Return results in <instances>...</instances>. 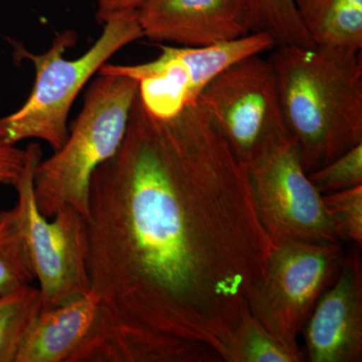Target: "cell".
<instances>
[{"instance_id": "cell-1", "label": "cell", "mask_w": 362, "mask_h": 362, "mask_svg": "<svg viewBox=\"0 0 362 362\" xmlns=\"http://www.w3.org/2000/svg\"><path fill=\"white\" fill-rule=\"evenodd\" d=\"M86 223L104 362H223L273 243L246 166L197 103L159 118L137 94Z\"/></svg>"}, {"instance_id": "cell-2", "label": "cell", "mask_w": 362, "mask_h": 362, "mask_svg": "<svg viewBox=\"0 0 362 362\" xmlns=\"http://www.w3.org/2000/svg\"><path fill=\"white\" fill-rule=\"evenodd\" d=\"M276 47L286 127L309 175L362 143L361 51Z\"/></svg>"}, {"instance_id": "cell-3", "label": "cell", "mask_w": 362, "mask_h": 362, "mask_svg": "<svg viewBox=\"0 0 362 362\" xmlns=\"http://www.w3.org/2000/svg\"><path fill=\"white\" fill-rule=\"evenodd\" d=\"M141 37L134 11L106 21L100 39L78 59L64 58L66 51L77 42L78 35L73 30L58 33L44 54H32L16 45L21 58L35 66V82L25 103L0 118V142L16 145L25 139H40L58 151L70 134L69 114L83 87L112 56Z\"/></svg>"}, {"instance_id": "cell-4", "label": "cell", "mask_w": 362, "mask_h": 362, "mask_svg": "<svg viewBox=\"0 0 362 362\" xmlns=\"http://www.w3.org/2000/svg\"><path fill=\"white\" fill-rule=\"evenodd\" d=\"M98 75L65 144L35 168V202L45 218L71 206L87 221L90 176L115 153L127 129L138 82Z\"/></svg>"}, {"instance_id": "cell-5", "label": "cell", "mask_w": 362, "mask_h": 362, "mask_svg": "<svg viewBox=\"0 0 362 362\" xmlns=\"http://www.w3.org/2000/svg\"><path fill=\"white\" fill-rule=\"evenodd\" d=\"M195 103L247 168L290 138L275 70L261 54L221 71Z\"/></svg>"}, {"instance_id": "cell-6", "label": "cell", "mask_w": 362, "mask_h": 362, "mask_svg": "<svg viewBox=\"0 0 362 362\" xmlns=\"http://www.w3.org/2000/svg\"><path fill=\"white\" fill-rule=\"evenodd\" d=\"M23 175L14 185L23 235L35 279L40 283L42 309H52L90 292L88 269L87 223L73 207L59 209L52 220L45 218L35 202V171L42 149L30 143Z\"/></svg>"}, {"instance_id": "cell-7", "label": "cell", "mask_w": 362, "mask_h": 362, "mask_svg": "<svg viewBox=\"0 0 362 362\" xmlns=\"http://www.w3.org/2000/svg\"><path fill=\"white\" fill-rule=\"evenodd\" d=\"M344 251L341 243L273 244L265 275L250 299V311L273 337L299 349L302 333L321 294L337 279Z\"/></svg>"}, {"instance_id": "cell-8", "label": "cell", "mask_w": 362, "mask_h": 362, "mask_svg": "<svg viewBox=\"0 0 362 362\" xmlns=\"http://www.w3.org/2000/svg\"><path fill=\"white\" fill-rule=\"evenodd\" d=\"M159 47L161 54L153 61L134 66L106 63L98 74L133 78L138 82V96L145 108L159 118H171L195 103L204 88L226 68L276 45L266 33H251L204 47Z\"/></svg>"}, {"instance_id": "cell-9", "label": "cell", "mask_w": 362, "mask_h": 362, "mask_svg": "<svg viewBox=\"0 0 362 362\" xmlns=\"http://www.w3.org/2000/svg\"><path fill=\"white\" fill-rule=\"evenodd\" d=\"M259 223L273 244L339 242L291 138L247 168Z\"/></svg>"}, {"instance_id": "cell-10", "label": "cell", "mask_w": 362, "mask_h": 362, "mask_svg": "<svg viewBox=\"0 0 362 362\" xmlns=\"http://www.w3.org/2000/svg\"><path fill=\"white\" fill-rule=\"evenodd\" d=\"M361 249L345 252L337 279L319 297L302 330L312 362L362 361Z\"/></svg>"}, {"instance_id": "cell-11", "label": "cell", "mask_w": 362, "mask_h": 362, "mask_svg": "<svg viewBox=\"0 0 362 362\" xmlns=\"http://www.w3.org/2000/svg\"><path fill=\"white\" fill-rule=\"evenodd\" d=\"M143 37L204 47L251 33L247 0H146L137 11Z\"/></svg>"}, {"instance_id": "cell-12", "label": "cell", "mask_w": 362, "mask_h": 362, "mask_svg": "<svg viewBox=\"0 0 362 362\" xmlns=\"http://www.w3.org/2000/svg\"><path fill=\"white\" fill-rule=\"evenodd\" d=\"M105 344L101 307L90 291L57 308L42 309L16 362H103Z\"/></svg>"}, {"instance_id": "cell-13", "label": "cell", "mask_w": 362, "mask_h": 362, "mask_svg": "<svg viewBox=\"0 0 362 362\" xmlns=\"http://www.w3.org/2000/svg\"><path fill=\"white\" fill-rule=\"evenodd\" d=\"M294 4L315 47L361 51L362 0H294Z\"/></svg>"}, {"instance_id": "cell-14", "label": "cell", "mask_w": 362, "mask_h": 362, "mask_svg": "<svg viewBox=\"0 0 362 362\" xmlns=\"http://www.w3.org/2000/svg\"><path fill=\"white\" fill-rule=\"evenodd\" d=\"M306 352L295 349L273 337L252 317H243L226 344L223 362H301Z\"/></svg>"}, {"instance_id": "cell-15", "label": "cell", "mask_w": 362, "mask_h": 362, "mask_svg": "<svg viewBox=\"0 0 362 362\" xmlns=\"http://www.w3.org/2000/svg\"><path fill=\"white\" fill-rule=\"evenodd\" d=\"M42 310L39 288L32 285L0 296V362H16L21 343Z\"/></svg>"}, {"instance_id": "cell-16", "label": "cell", "mask_w": 362, "mask_h": 362, "mask_svg": "<svg viewBox=\"0 0 362 362\" xmlns=\"http://www.w3.org/2000/svg\"><path fill=\"white\" fill-rule=\"evenodd\" d=\"M35 272L23 235L20 211H0V296L32 285Z\"/></svg>"}, {"instance_id": "cell-17", "label": "cell", "mask_w": 362, "mask_h": 362, "mask_svg": "<svg viewBox=\"0 0 362 362\" xmlns=\"http://www.w3.org/2000/svg\"><path fill=\"white\" fill-rule=\"evenodd\" d=\"M251 33L270 35L276 47H315L295 8L294 0H247Z\"/></svg>"}, {"instance_id": "cell-18", "label": "cell", "mask_w": 362, "mask_h": 362, "mask_svg": "<svg viewBox=\"0 0 362 362\" xmlns=\"http://www.w3.org/2000/svg\"><path fill=\"white\" fill-rule=\"evenodd\" d=\"M324 206L339 242L362 245V185L323 194Z\"/></svg>"}, {"instance_id": "cell-19", "label": "cell", "mask_w": 362, "mask_h": 362, "mask_svg": "<svg viewBox=\"0 0 362 362\" xmlns=\"http://www.w3.org/2000/svg\"><path fill=\"white\" fill-rule=\"evenodd\" d=\"M308 175L322 194L362 185V143Z\"/></svg>"}, {"instance_id": "cell-20", "label": "cell", "mask_w": 362, "mask_h": 362, "mask_svg": "<svg viewBox=\"0 0 362 362\" xmlns=\"http://www.w3.org/2000/svg\"><path fill=\"white\" fill-rule=\"evenodd\" d=\"M25 159V150L0 142V183L14 187L23 175Z\"/></svg>"}, {"instance_id": "cell-21", "label": "cell", "mask_w": 362, "mask_h": 362, "mask_svg": "<svg viewBox=\"0 0 362 362\" xmlns=\"http://www.w3.org/2000/svg\"><path fill=\"white\" fill-rule=\"evenodd\" d=\"M146 0H97V21L104 25L119 14L137 11Z\"/></svg>"}]
</instances>
